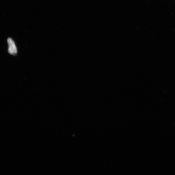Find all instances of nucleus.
Instances as JSON below:
<instances>
[{"label": "nucleus", "instance_id": "nucleus-1", "mask_svg": "<svg viewBox=\"0 0 175 175\" xmlns=\"http://www.w3.org/2000/svg\"><path fill=\"white\" fill-rule=\"evenodd\" d=\"M9 45L8 52L11 55H17V51L16 47L14 41L10 38L7 40Z\"/></svg>", "mask_w": 175, "mask_h": 175}]
</instances>
